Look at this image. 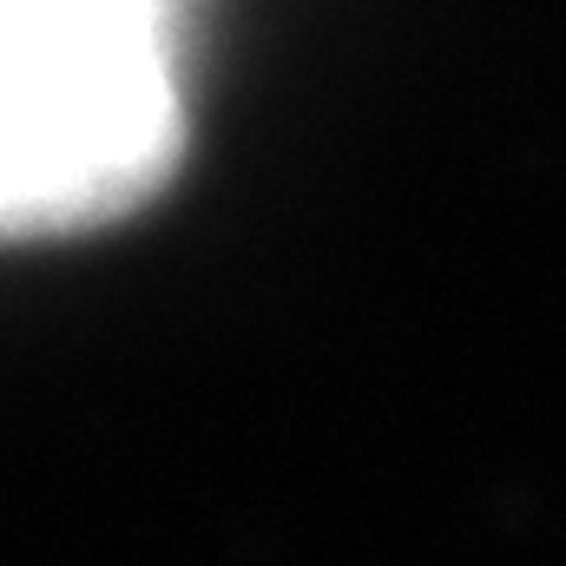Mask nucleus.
<instances>
[{"instance_id":"nucleus-1","label":"nucleus","mask_w":566,"mask_h":566,"mask_svg":"<svg viewBox=\"0 0 566 566\" xmlns=\"http://www.w3.org/2000/svg\"><path fill=\"white\" fill-rule=\"evenodd\" d=\"M185 145V0H0V238L99 231Z\"/></svg>"}]
</instances>
